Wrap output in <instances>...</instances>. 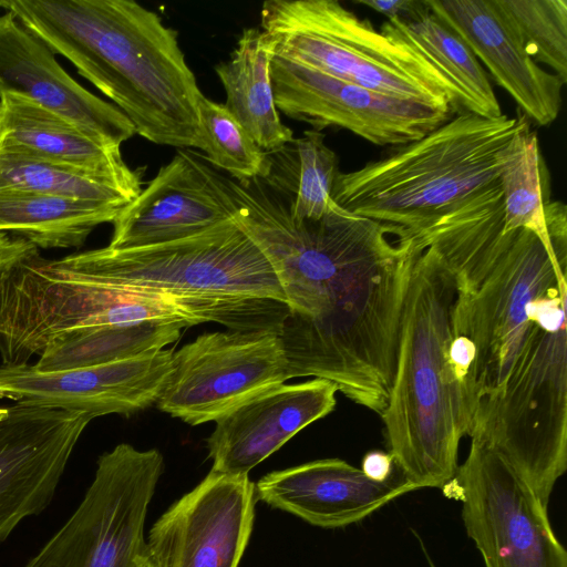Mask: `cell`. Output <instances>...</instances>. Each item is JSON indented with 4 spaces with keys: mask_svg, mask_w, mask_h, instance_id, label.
<instances>
[{
    "mask_svg": "<svg viewBox=\"0 0 567 567\" xmlns=\"http://www.w3.org/2000/svg\"><path fill=\"white\" fill-rule=\"evenodd\" d=\"M2 6H3V1H0V8H2Z\"/></svg>",
    "mask_w": 567,
    "mask_h": 567,
    "instance_id": "e575fe53",
    "label": "cell"
},
{
    "mask_svg": "<svg viewBox=\"0 0 567 567\" xmlns=\"http://www.w3.org/2000/svg\"><path fill=\"white\" fill-rule=\"evenodd\" d=\"M92 419L38 405L0 404V543L52 502Z\"/></svg>",
    "mask_w": 567,
    "mask_h": 567,
    "instance_id": "4fadbf2b",
    "label": "cell"
},
{
    "mask_svg": "<svg viewBox=\"0 0 567 567\" xmlns=\"http://www.w3.org/2000/svg\"><path fill=\"white\" fill-rule=\"evenodd\" d=\"M55 275L172 298L192 326L279 333L289 315L265 255L231 219L193 236L138 248L104 247L45 260Z\"/></svg>",
    "mask_w": 567,
    "mask_h": 567,
    "instance_id": "3957f363",
    "label": "cell"
},
{
    "mask_svg": "<svg viewBox=\"0 0 567 567\" xmlns=\"http://www.w3.org/2000/svg\"><path fill=\"white\" fill-rule=\"evenodd\" d=\"M442 489L462 503L466 534L485 567H567L547 506L489 446L471 440L465 461Z\"/></svg>",
    "mask_w": 567,
    "mask_h": 567,
    "instance_id": "9c48e42d",
    "label": "cell"
},
{
    "mask_svg": "<svg viewBox=\"0 0 567 567\" xmlns=\"http://www.w3.org/2000/svg\"><path fill=\"white\" fill-rule=\"evenodd\" d=\"M415 489L399 470L390 480L377 482L340 458L275 471L255 484L257 499L321 528L355 524Z\"/></svg>",
    "mask_w": 567,
    "mask_h": 567,
    "instance_id": "ac0fdd59",
    "label": "cell"
},
{
    "mask_svg": "<svg viewBox=\"0 0 567 567\" xmlns=\"http://www.w3.org/2000/svg\"><path fill=\"white\" fill-rule=\"evenodd\" d=\"M287 380L288 361L278 333L206 332L173 353L156 403L163 412L198 425L216 422Z\"/></svg>",
    "mask_w": 567,
    "mask_h": 567,
    "instance_id": "30bf717a",
    "label": "cell"
},
{
    "mask_svg": "<svg viewBox=\"0 0 567 567\" xmlns=\"http://www.w3.org/2000/svg\"><path fill=\"white\" fill-rule=\"evenodd\" d=\"M484 262L457 288L452 315L453 331L473 349V417L503 388L546 297L567 285V265L524 228L498 234Z\"/></svg>",
    "mask_w": 567,
    "mask_h": 567,
    "instance_id": "52a82bcc",
    "label": "cell"
},
{
    "mask_svg": "<svg viewBox=\"0 0 567 567\" xmlns=\"http://www.w3.org/2000/svg\"><path fill=\"white\" fill-rule=\"evenodd\" d=\"M420 543H421V546H422V549H423V553L425 555V558L429 563V566L430 567H436V565L434 564V561L432 560L431 556L429 555V553L425 550V547H424V544L422 543V540L420 539Z\"/></svg>",
    "mask_w": 567,
    "mask_h": 567,
    "instance_id": "d6a6232c",
    "label": "cell"
},
{
    "mask_svg": "<svg viewBox=\"0 0 567 567\" xmlns=\"http://www.w3.org/2000/svg\"><path fill=\"white\" fill-rule=\"evenodd\" d=\"M271 81L278 111L320 131L346 128L378 146H402L425 136L454 114L398 99L275 55Z\"/></svg>",
    "mask_w": 567,
    "mask_h": 567,
    "instance_id": "8fae6325",
    "label": "cell"
},
{
    "mask_svg": "<svg viewBox=\"0 0 567 567\" xmlns=\"http://www.w3.org/2000/svg\"><path fill=\"white\" fill-rule=\"evenodd\" d=\"M0 146L84 172L113 185L130 200L142 192V174L124 162L121 147L102 143L74 123L16 94L0 96Z\"/></svg>",
    "mask_w": 567,
    "mask_h": 567,
    "instance_id": "ffe728a7",
    "label": "cell"
},
{
    "mask_svg": "<svg viewBox=\"0 0 567 567\" xmlns=\"http://www.w3.org/2000/svg\"><path fill=\"white\" fill-rule=\"evenodd\" d=\"M143 567H157V565L155 564V561L152 559V557L150 556L148 554V558L147 560L145 561V564L143 565Z\"/></svg>",
    "mask_w": 567,
    "mask_h": 567,
    "instance_id": "836d02e7",
    "label": "cell"
},
{
    "mask_svg": "<svg viewBox=\"0 0 567 567\" xmlns=\"http://www.w3.org/2000/svg\"><path fill=\"white\" fill-rule=\"evenodd\" d=\"M402 27L453 85L463 112L484 117L503 114L481 62L455 32L429 11L425 3L415 17L402 19Z\"/></svg>",
    "mask_w": 567,
    "mask_h": 567,
    "instance_id": "484cf974",
    "label": "cell"
},
{
    "mask_svg": "<svg viewBox=\"0 0 567 567\" xmlns=\"http://www.w3.org/2000/svg\"><path fill=\"white\" fill-rule=\"evenodd\" d=\"M54 54L11 12L1 14L0 96L10 93L28 99L114 147L136 134L116 106L74 81Z\"/></svg>",
    "mask_w": 567,
    "mask_h": 567,
    "instance_id": "9a60e30c",
    "label": "cell"
},
{
    "mask_svg": "<svg viewBox=\"0 0 567 567\" xmlns=\"http://www.w3.org/2000/svg\"><path fill=\"white\" fill-rule=\"evenodd\" d=\"M256 501L248 475L210 471L152 526L150 556L157 567H238Z\"/></svg>",
    "mask_w": 567,
    "mask_h": 567,
    "instance_id": "7c38bea8",
    "label": "cell"
},
{
    "mask_svg": "<svg viewBox=\"0 0 567 567\" xmlns=\"http://www.w3.org/2000/svg\"><path fill=\"white\" fill-rule=\"evenodd\" d=\"M274 48L258 28H247L227 62L215 71L225 89L226 109L265 151L277 150L293 138L279 115L271 81Z\"/></svg>",
    "mask_w": 567,
    "mask_h": 567,
    "instance_id": "7402d4cb",
    "label": "cell"
},
{
    "mask_svg": "<svg viewBox=\"0 0 567 567\" xmlns=\"http://www.w3.org/2000/svg\"><path fill=\"white\" fill-rule=\"evenodd\" d=\"M527 117L463 112L357 171L338 173L342 208L408 231L420 229L499 184L504 152Z\"/></svg>",
    "mask_w": 567,
    "mask_h": 567,
    "instance_id": "277c9868",
    "label": "cell"
},
{
    "mask_svg": "<svg viewBox=\"0 0 567 567\" xmlns=\"http://www.w3.org/2000/svg\"><path fill=\"white\" fill-rule=\"evenodd\" d=\"M424 3L467 44L527 118L540 126L557 118L565 84L529 56L497 0H424Z\"/></svg>",
    "mask_w": 567,
    "mask_h": 567,
    "instance_id": "2e32d148",
    "label": "cell"
},
{
    "mask_svg": "<svg viewBox=\"0 0 567 567\" xmlns=\"http://www.w3.org/2000/svg\"><path fill=\"white\" fill-rule=\"evenodd\" d=\"M355 2L371 8L388 19H411L424 9V0H358Z\"/></svg>",
    "mask_w": 567,
    "mask_h": 567,
    "instance_id": "f546056e",
    "label": "cell"
},
{
    "mask_svg": "<svg viewBox=\"0 0 567 567\" xmlns=\"http://www.w3.org/2000/svg\"><path fill=\"white\" fill-rule=\"evenodd\" d=\"M338 388L315 378L280 384L241 403L216 421L207 439L210 471L248 475L309 424L331 413Z\"/></svg>",
    "mask_w": 567,
    "mask_h": 567,
    "instance_id": "e0dca14e",
    "label": "cell"
},
{
    "mask_svg": "<svg viewBox=\"0 0 567 567\" xmlns=\"http://www.w3.org/2000/svg\"><path fill=\"white\" fill-rule=\"evenodd\" d=\"M360 468L365 476L377 482H385L398 472L392 455L383 451L368 452Z\"/></svg>",
    "mask_w": 567,
    "mask_h": 567,
    "instance_id": "4dcf8cb0",
    "label": "cell"
},
{
    "mask_svg": "<svg viewBox=\"0 0 567 567\" xmlns=\"http://www.w3.org/2000/svg\"><path fill=\"white\" fill-rule=\"evenodd\" d=\"M499 185L503 195V233L524 228L534 233L567 265V209L551 200L548 173L536 132L530 126L519 132L506 147Z\"/></svg>",
    "mask_w": 567,
    "mask_h": 567,
    "instance_id": "44dd1931",
    "label": "cell"
},
{
    "mask_svg": "<svg viewBox=\"0 0 567 567\" xmlns=\"http://www.w3.org/2000/svg\"><path fill=\"white\" fill-rule=\"evenodd\" d=\"M12 188L100 203L131 200L113 185L75 168L0 146V189Z\"/></svg>",
    "mask_w": 567,
    "mask_h": 567,
    "instance_id": "4316f807",
    "label": "cell"
},
{
    "mask_svg": "<svg viewBox=\"0 0 567 567\" xmlns=\"http://www.w3.org/2000/svg\"><path fill=\"white\" fill-rule=\"evenodd\" d=\"M200 146L205 159L236 181L261 177L266 167L265 152L224 104L204 94L198 103Z\"/></svg>",
    "mask_w": 567,
    "mask_h": 567,
    "instance_id": "83f0119b",
    "label": "cell"
},
{
    "mask_svg": "<svg viewBox=\"0 0 567 567\" xmlns=\"http://www.w3.org/2000/svg\"><path fill=\"white\" fill-rule=\"evenodd\" d=\"M567 285L545 299L499 392L474 415L471 440L496 451L548 503L567 468Z\"/></svg>",
    "mask_w": 567,
    "mask_h": 567,
    "instance_id": "8992f818",
    "label": "cell"
},
{
    "mask_svg": "<svg viewBox=\"0 0 567 567\" xmlns=\"http://www.w3.org/2000/svg\"><path fill=\"white\" fill-rule=\"evenodd\" d=\"M126 204L100 203L37 192L0 189V233L37 248H75Z\"/></svg>",
    "mask_w": 567,
    "mask_h": 567,
    "instance_id": "603a6c76",
    "label": "cell"
},
{
    "mask_svg": "<svg viewBox=\"0 0 567 567\" xmlns=\"http://www.w3.org/2000/svg\"><path fill=\"white\" fill-rule=\"evenodd\" d=\"M185 321H146L135 324L76 330L53 338L33 367L58 372L126 360L163 350L177 341Z\"/></svg>",
    "mask_w": 567,
    "mask_h": 567,
    "instance_id": "cb8c5ba5",
    "label": "cell"
},
{
    "mask_svg": "<svg viewBox=\"0 0 567 567\" xmlns=\"http://www.w3.org/2000/svg\"><path fill=\"white\" fill-rule=\"evenodd\" d=\"M260 20L275 55L385 95L463 113L455 89L406 35L402 18L377 30L336 0H269Z\"/></svg>",
    "mask_w": 567,
    "mask_h": 567,
    "instance_id": "5b68a950",
    "label": "cell"
},
{
    "mask_svg": "<svg viewBox=\"0 0 567 567\" xmlns=\"http://www.w3.org/2000/svg\"><path fill=\"white\" fill-rule=\"evenodd\" d=\"M2 9L110 97L136 134L199 148L203 93L157 13L132 0H4Z\"/></svg>",
    "mask_w": 567,
    "mask_h": 567,
    "instance_id": "6da1fadb",
    "label": "cell"
},
{
    "mask_svg": "<svg viewBox=\"0 0 567 567\" xmlns=\"http://www.w3.org/2000/svg\"><path fill=\"white\" fill-rule=\"evenodd\" d=\"M38 248L24 239L0 233V275Z\"/></svg>",
    "mask_w": 567,
    "mask_h": 567,
    "instance_id": "1f68e13d",
    "label": "cell"
},
{
    "mask_svg": "<svg viewBox=\"0 0 567 567\" xmlns=\"http://www.w3.org/2000/svg\"><path fill=\"white\" fill-rule=\"evenodd\" d=\"M174 351L158 350L105 364L42 372L33 364H0V399L81 413L92 420L128 415L156 403Z\"/></svg>",
    "mask_w": 567,
    "mask_h": 567,
    "instance_id": "5bb4252c",
    "label": "cell"
},
{
    "mask_svg": "<svg viewBox=\"0 0 567 567\" xmlns=\"http://www.w3.org/2000/svg\"><path fill=\"white\" fill-rule=\"evenodd\" d=\"M400 321L395 373L380 415L389 453L416 488H443L455 475L473 404L452 359L457 286L436 250L417 235Z\"/></svg>",
    "mask_w": 567,
    "mask_h": 567,
    "instance_id": "7a4b0ae2",
    "label": "cell"
},
{
    "mask_svg": "<svg viewBox=\"0 0 567 567\" xmlns=\"http://www.w3.org/2000/svg\"><path fill=\"white\" fill-rule=\"evenodd\" d=\"M529 56L567 83V1L497 0Z\"/></svg>",
    "mask_w": 567,
    "mask_h": 567,
    "instance_id": "f1b7e54d",
    "label": "cell"
},
{
    "mask_svg": "<svg viewBox=\"0 0 567 567\" xmlns=\"http://www.w3.org/2000/svg\"><path fill=\"white\" fill-rule=\"evenodd\" d=\"M230 219L204 175L197 153L182 148L118 213L109 247L169 243Z\"/></svg>",
    "mask_w": 567,
    "mask_h": 567,
    "instance_id": "d6986e66",
    "label": "cell"
},
{
    "mask_svg": "<svg viewBox=\"0 0 567 567\" xmlns=\"http://www.w3.org/2000/svg\"><path fill=\"white\" fill-rule=\"evenodd\" d=\"M338 163L324 135L307 130L300 137L267 152L261 178L285 195L292 216L319 219L332 202Z\"/></svg>",
    "mask_w": 567,
    "mask_h": 567,
    "instance_id": "d4e9b609",
    "label": "cell"
},
{
    "mask_svg": "<svg viewBox=\"0 0 567 567\" xmlns=\"http://www.w3.org/2000/svg\"><path fill=\"white\" fill-rule=\"evenodd\" d=\"M163 471L155 449L121 443L103 453L78 507L22 567H143L145 520Z\"/></svg>",
    "mask_w": 567,
    "mask_h": 567,
    "instance_id": "ba28073f",
    "label": "cell"
}]
</instances>
